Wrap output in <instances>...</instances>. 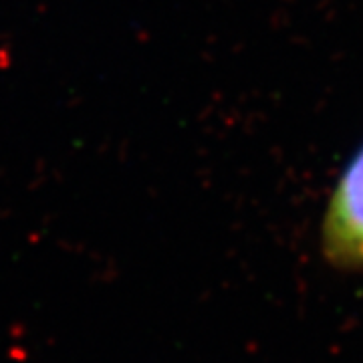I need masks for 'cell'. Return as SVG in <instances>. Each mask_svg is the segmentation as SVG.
I'll list each match as a JSON object with an SVG mask.
<instances>
[{
    "label": "cell",
    "instance_id": "1",
    "mask_svg": "<svg viewBox=\"0 0 363 363\" xmlns=\"http://www.w3.org/2000/svg\"><path fill=\"white\" fill-rule=\"evenodd\" d=\"M323 255L337 269H363V145L343 169L327 204Z\"/></svg>",
    "mask_w": 363,
    "mask_h": 363
}]
</instances>
